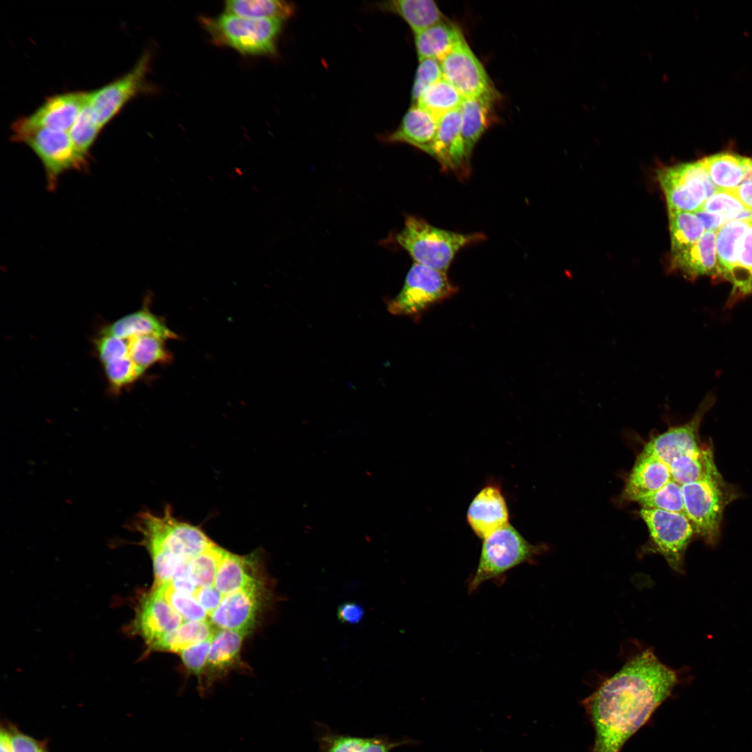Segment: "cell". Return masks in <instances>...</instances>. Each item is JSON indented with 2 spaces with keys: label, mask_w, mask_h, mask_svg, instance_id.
<instances>
[{
  "label": "cell",
  "mask_w": 752,
  "mask_h": 752,
  "mask_svg": "<svg viewBox=\"0 0 752 752\" xmlns=\"http://www.w3.org/2000/svg\"><path fill=\"white\" fill-rule=\"evenodd\" d=\"M211 624L207 620L185 621L165 636L154 650L179 653L212 637L214 632Z\"/></svg>",
  "instance_id": "34"
},
{
  "label": "cell",
  "mask_w": 752,
  "mask_h": 752,
  "mask_svg": "<svg viewBox=\"0 0 752 752\" xmlns=\"http://www.w3.org/2000/svg\"><path fill=\"white\" fill-rule=\"evenodd\" d=\"M439 62L443 78L464 98L478 97L496 91L483 64L465 38Z\"/></svg>",
  "instance_id": "12"
},
{
  "label": "cell",
  "mask_w": 752,
  "mask_h": 752,
  "mask_svg": "<svg viewBox=\"0 0 752 752\" xmlns=\"http://www.w3.org/2000/svg\"><path fill=\"white\" fill-rule=\"evenodd\" d=\"M640 515L650 533V551L663 556L671 568L684 574L686 550L696 533L689 519L682 514L653 508H642Z\"/></svg>",
  "instance_id": "10"
},
{
  "label": "cell",
  "mask_w": 752,
  "mask_h": 752,
  "mask_svg": "<svg viewBox=\"0 0 752 752\" xmlns=\"http://www.w3.org/2000/svg\"><path fill=\"white\" fill-rule=\"evenodd\" d=\"M701 220L705 231H717L728 222L724 215L699 210L694 212Z\"/></svg>",
  "instance_id": "53"
},
{
  "label": "cell",
  "mask_w": 752,
  "mask_h": 752,
  "mask_svg": "<svg viewBox=\"0 0 752 752\" xmlns=\"http://www.w3.org/2000/svg\"><path fill=\"white\" fill-rule=\"evenodd\" d=\"M224 549L216 544L191 558L187 564L186 572L198 588L212 586Z\"/></svg>",
  "instance_id": "36"
},
{
  "label": "cell",
  "mask_w": 752,
  "mask_h": 752,
  "mask_svg": "<svg viewBox=\"0 0 752 752\" xmlns=\"http://www.w3.org/2000/svg\"><path fill=\"white\" fill-rule=\"evenodd\" d=\"M224 13L255 19H279L290 17L292 4L278 0H230L225 2Z\"/></svg>",
  "instance_id": "30"
},
{
  "label": "cell",
  "mask_w": 752,
  "mask_h": 752,
  "mask_svg": "<svg viewBox=\"0 0 752 752\" xmlns=\"http://www.w3.org/2000/svg\"><path fill=\"white\" fill-rule=\"evenodd\" d=\"M733 191L746 207L752 210V159H748L743 181Z\"/></svg>",
  "instance_id": "50"
},
{
  "label": "cell",
  "mask_w": 752,
  "mask_h": 752,
  "mask_svg": "<svg viewBox=\"0 0 752 752\" xmlns=\"http://www.w3.org/2000/svg\"><path fill=\"white\" fill-rule=\"evenodd\" d=\"M467 522L474 533L483 540L509 524L506 499L499 487L487 485L469 504Z\"/></svg>",
  "instance_id": "18"
},
{
  "label": "cell",
  "mask_w": 752,
  "mask_h": 752,
  "mask_svg": "<svg viewBox=\"0 0 752 752\" xmlns=\"http://www.w3.org/2000/svg\"><path fill=\"white\" fill-rule=\"evenodd\" d=\"M0 751L1 752H13L10 744V732L3 729L0 734Z\"/></svg>",
  "instance_id": "54"
},
{
  "label": "cell",
  "mask_w": 752,
  "mask_h": 752,
  "mask_svg": "<svg viewBox=\"0 0 752 752\" xmlns=\"http://www.w3.org/2000/svg\"><path fill=\"white\" fill-rule=\"evenodd\" d=\"M438 121L431 113L414 104L405 113L398 127L385 139L408 143L432 156Z\"/></svg>",
  "instance_id": "21"
},
{
  "label": "cell",
  "mask_w": 752,
  "mask_h": 752,
  "mask_svg": "<svg viewBox=\"0 0 752 752\" xmlns=\"http://www.w3.org/2000/svg\"><path fill=\"white\" fill-rule=\"evenodd\" d=\"M715 401L713 394L706 395L689 421L671 426L663 433L653 437L643 451L668 466L678 456L699 451L703 446L699 441L700 425Z\"/></svg>",
  "instance_id": "13"
},
{
  "label": "cell",
  "mask_w": 752,
  "mask_h": 752,
  "mask_svg": "<svg viewBox=\"0 0 752 752\" xmlns=\"http://www.w3.org/2000/svg\"><path fill=\"white\" fill-rule=\"evenodd\" d=\"M186 567L187 565L180 569L173 579L168 583L177 591L194 595L198 588L194 585L188 577Z\"/></svg>",
  "instance_id": "52"
},
{
  "label": "cell",
  "mask_w": 752,
  "mask_h": 752,
  "mask_svg": "<svg viewBox=\"0 0 752 752\" xmlns=\"http://www.w3.org/2000/svg\"><path fill=\"white\" fill-rule=\"evenodd\" d=\"M751 220L728 221L716 231L717 272L718 275L733 285L730 295L736 291L739 282L738 242Z\"/></svg>",
  "instance_id": "23"
},
{
  "label": "cell",
  "mask_w": 752,
  "mask_h": 752,
  "mask_svg": "<svg viewBox=\"0 0 752 752\" xmlns=\"http://www.w3.org/2000/svg\"><path fill=\"white\" fill-rule=\"evenodd\" d=\"M90 92L75 91L49 97L33 113L14 124L26 128H47L69 132L82 109L88 103Z\"/></svg>",
  "instance_id": "14"
},
{
  "label": "cell",
  "mask_w": 752,
  "mask_h": 752,
  "mask_svg": "<svg viewBox=\"0 0 752 752\" xmlns=\"http://www.w3.org/2000/svg\"><path fill=\"white\" fill-rule=\"evenodd\" d=\"M748 159L731 152H720L701 160L717 189L733 191L744 178Z\"/></svg>",
  "instance_id": "29"
},
{
  "label": "cell",
  "mask_w": 752,
  "mask_h": 752,
  "mask_svg": "<svg viewBox=\"0 0 752 752\" xmlns=\"http://www.w3.org/2000/svg\"><path fill=\"white\" fill-rule=\"evenodd\" d=\"M432 156L445 171H451L462 178L468 176L470 166L461 133L459 109L439 119Z\"/></svg>",
  "instance_id": "17"
},
{
  "label": "cell",
  "mask_w": 752,
  "mask_h": 752,
  "mask_svg": "<svg viewBox=\"0 0 752 752\" xmlns=\"http://www.w3.org/2000/svg\"><path fill=\"white\" fill-rule=\"evenodd\" d=\"M364 611L361 606L354 602H347L340 604L337 610V616L341 622L357 624L363 617Z\"/></svg>",
  "instance_id": "51"
},
{
  "label": "cell",
  "mask_w": 752,
  "mask_h": 752,
  "mask_svg": "<svg viewBox=\"0 0 752 752\" xmlns=\"http://www.w3.org/2000/svg\"><path fill=\"white\" fill-rule=\"evenodd\" d=\"M134 526L148 551L164 550L191 558L215 544L199 526L175 517L169 506L160 515L141 512Z\"/></svg>",
  "instance_id": "5"
},
{
  "label": "cell",
  "mask_w": 752,
  "mask_h": 752,
  "mask_svg": "<svg viewBox=\"0 0 752 752\" xmlns=\"http://www.w3.org/2000/svg\"><path fill=\"white\" fill-rule=\"evenodd\" d=\"M88 102L82 109L69 131L76 148L87 157H90L91 149L102 129Z\"/></svg>",
  "instance_id": "39"
},
{
  "label": "cell",
  "mask_w": 752,
  "mask_h": 752,
  "mask_svg": "<svg viewBox=\"0 0 752 752\" xmlns=\"http://www.w3.org/2000/svg\"><path fill=\"white\" fill-rule=\"evenodd\" d=\"M379 7L402 18L414 34L446 19L432 0L388 1L380 3Z\"/></svg>",
  "instance_id": "27"
},
{
  "label": "cell",
  "mask_w": 752,
  "mask_h": 752,
  "mask_svg": "<svg viewBox=\"0 0 752 752\" xmlns=\"http://www.w3.org/2000/svg\"><path fill=\"white\" fill-rule=\"evenodd\" d=\"M212 638L179 652L186 668L198 678L205 670Z\"/></svg>",
  "instance_id": "46"
},
{
  "label": "cell",
  "mask_w": 752,
  "mask_h": 752,
  "mask_svg": "<svg viewBox=\"0 0 752 752\" xmlns=\"http://www.w3.org/2000/svg\"><path fill=\"white\" fill-rule=\"evenodd\" d=\"M416 743L412 739L405 737L392 739L387 735L364 737L359 752H391L395 748Z\"/></svg>",
  "instance_id": "47"
},
{
  "label": "cell",
  "mask_w": 752,
  "mask_h": 752,
  "mask_svg": "<svg viewBox=\"0 0 752 752\" xmlns=\"http://www.w3.org/2000/svg\"><path fill=\"white\" fill-rule=\"evenodd\" d=\"M200 22L217 45L250 56L273 55L283 21L255 19L224 13L217 17H201Z\"/></svg>",
  "instance_id": "3"
},
{
  "label": "cell",
  "mask_w": 752,
  "mask_h": 752,
  "mask_svg": "<svg viewBox=\"0 0 752 752\" xmlns=\"http://www.w3.org/2000/svg\"><path fill=\"white\" fill-rule=\"evenodd\" d=\"M463 100L464 97L455 88L441 78L428 87L415 104L439 119L444 115L458 109Z\"/></svg>",
  "instance_id": "33"
},
{
  "label": "cell",
  "mask_w": 752,
  "mask_h": 752,
  "mask_svg": "<svg viewBox=\"0 0 752 752\" xmlns=\"http://www.w3.org/2000/svg\"><path fill=\"white\" fill-rule=\"evenodd\" d=\"M680 682L652 648L631 658L582 701L595 731L591 752H620Z\"/></svg>",
  "instance_id": "1"
},
{
  "label": "cell",
  "mask_w": 752,
  "mask_h": 752,
  "mask_svg": "<svg viewBox=\"0 0 752 752\" xmlns=\"http://www.w3.org/2000/svg\"><path fill=\"white\" fill-rule=\"evenodd\" d=\"M252 564L251 556H242L224 550L214 586L224 596L256 582Z\"/></svg>",
  "instance_id": "28"
},
{
  "label": "cell",
  "mask_w": 752,
  "mask_h": 752,
  "mask_svg": "<svg viewBox=\"0 0 752 752\" xmlns=\"http://www.w3.org/2000/svg\"><path fill=\"white\" fill-rule=\"evenodd\" d=\"M716 231H705L684 251L671 256L670 269L679 271L690 280L704 275H718L716 258Z\"/></svg>",
  "instance_id": "22"
},
{
  "label": "cell",
  "mask_w": 752,
  "mask_h": 752,
  "mask_svg": "<svg viewBox=\"0 0 752 752\" xmlns=\"http://www.w3.org/2000/svg\"><path fill=\"white\" fill-rule=\"evenodd\" d=\"M95 347L102 364L129 355L128 340L114 336L101 334Z\"/></svg>",
  "instance_id": "45"
},
{
  "label": "cell",
  "mask_w": 752,
  "mask_h": 752,
  "mask_svg": "<svg viewBox=\"0 0 752 752\" xmlns=\"http://www.w3.org/2000/svg\"><path fill=\"white\" fill-rule=\"evenodd\" d=\"M671 480L668 466L642 451L629 475L622 496L625 500L637 502Z\"/></svg>",
  "instance_id": "19"
},
{
  "label": "cell",
  "mask_w": 752,
  "mask_h": 752,
  "mask_svg": "<svg viewBox=\"0 0 752 752\" xmlns=\"http://www.w3.org/2000/svg\"><path fill=\"white\" fill-rule=\"evenodd\" d=\"M686 516L696 533L714 545L720 537L726 507L738 496L735 487L723 477L682 485Z\"/></svg>",
  "instance_id": "7"
},
{
  "label": "cell",
  "mask_w": 752,
  "mask_h": 752,
  "mask_svg": "<svg viewBox=\"0 0 752 752\" xmlns=\"http://www.w3.org/2000/svg\"><path fill=\"white\" fill-rule=\"evenodd\" d=\"M637 502L642 508L662 510L686 516L682 485L673 480Z\"/></svg>",
  "instance_id": "41"
},
{
  "label": "cell",
  "mask_w": 752,
  "mask_h": 752,
  "mask_svg": "<svg viewBox=\"0 0 752 752\" xmlns=\"http://www.w3.org/2000/svg\"><path fill=\"white\" fill-rule=\"evenodd\" d=\"M464 38L460 29L446 19L416 34L414 42L418 59L434 58L440 61Z\"/></svg>",
  "instance_id": "26"
},
{
  "label": "cell",
  "mask_w": 752,
  "mask_h": 752,
  "mask_svg": "<svg viewBox=\"0 0 752 752\" xmlns=\"http://www.w3.org/2000/svg\"><path fill=\"white\" fill-rule=\"evenodd\" d=\"M12 132V141L26 145L39 158L50 191L56 189L61 176L65 173L85 171L88 169V157L76 148L69 132L26 128L13 123Z\"/></svg>",
  "instance_id": "4"
},
{
  "label": "cell",
  "mask_w": 752,
  "mask_h": 752,
  "mask_svg": "<svg viewBox=\"0 0 752 752\" xmlns=\"http://www.w3.org/2000/svg\"><path fill=\"white\" fill-rule=\"evenodd\" d=\"M194 596L209 616L217 608L224 597L214 586L198 588Z\"/></svg>",
  "instance_id": "48"
},
{
  "label": "cell",
  "mask_w": 752,
  "mask_h": 752,
  "mask_svg": "<svg viewBox=\"0 0 752 752\" xmlns=\"http://www.w3.org/2000/svg\"><path fill=\"white\" fill-rule=\"evenodd\" d=\"M485 238L480 233L467 234L439 228L414 216L406 218L396 236L398 243L416 263L446 273L461 249Z\"/></svg>",
  "instance_id": "2"
},
{
  "label": "cell",
  "mask_w": 752,
  "mask_h": 752,
  "mask_svg": "<svg viewBox=\"0 0 752 752\" xmlns=\"http://www.w3.org/2000/svg\"><path fill=\"white\" fill-rule=\"evenodd\" d=\"M457 292L446 273L414 263L406 276L400 292L387 304L395 315L420 317L432 306L451 298Z\"/></svg>",
  "instance_id": "8"
},
{
  "label": "cell",
  "mask_w": 752,
  "mask_h": 752,
  "mask_svg": "<svg viewBox=\"0 0 752 752\" xmlns=\"http://www.w3.org/2000/svg\"><path fill=\"white\" fill-rule=\"evenodd\" d=\"M102 334H108L118 338L128 339L134 336L151 335L164 340L177 339L178 335L171 331L166 324L146 307L129 313L102 330Z\"/></svg>",
  "instance_id": "24"
},
{
  "label": "cell",
  "mask_w": 752,
  "mask_h": 752,
  "mask_svg": "<svg viewBox=\"0 0 752 752\" xmlns=\"http://www.w3.org/2000/svg\"><path fill=\"white\" fill-rule=\"evenodd\" d=\"M443 78L440 62L434 58L419 61L412 90V100L416 104L422 93Z\"/></svg>",
  "instance_id": "44"
},
{
  "label": "cell",
  "mask_w": 752,
  "mask_h": 752,
  "mask_svg": "<svg viewBox=\"0 0 752 752\" xmlns=\"http://www.w3.org/2000/svg\"><path fill=\"white\" fill-rule=\"evenodd\" d=\"M671 256L696 243L705 232L703 222L691 212L668 210Z\"/></svg>",
  "instance_id": "31"
},
{
  "label": "cell",
  "mask_w": 752,
  "mask_h": 752,
  "mask_svg": "<svg viewBox=\"0 0 752 752\" xmlns=\"http://www.w3.org/2000/svg\"><path fill=\"white\" fill-rule=\"evenodd\" d=\"M657 179L671 211L696 212L718 189L701 159L662 166Z\"/></svg>",
  "instance_id": "9"
},
{
  "label": "cell",
  "mask_w": 752,
  "mask_h": 752,
  "mask_svg": "<svg viewBox=\"0 0 752 752\" xmlns=\"http://www.w3.org/2000/svg\"><path fill=\"white\" fill-rule=\"evenodd\" d=\"M10 738L13 752H45L38 741L17 731L10 732Z\"/></svg>",
  "instance_id": "49"
},
{
  "label": "cell",
  "mask_w": 752,
  "mask_h": 752,
  "mask_svg": "<svg viewBox=\"0 0 752 752\" xmlns=\"http://www.w3.org/2000/svg\"><path fill=\"white\" fill-rule=\"evenodd\" d=\"M214 632L209 650L207 666L214 672H221L234 665L237 659L244 633L222 629Z\"/></svg>",
  "instance_id": "32"
},
{
  "label": "cell",
  "mask_w": 752,
  "mask_h": 752,
  "mask_svg": "<svg viewBox=\"0 0 752 752\" xmlns=\"http://www.w3.org/2000/svg\"><path fill=\"white\" fill-rule=\"evenodd\" d=\"M150 64V54L146 52L129 72L90 92L89 104L102 128L130 100L147 89L146 79Z\"/></svg>",
  "instance_id": "11"
},
{
  "label": "cell",
  "mask_w": 752,
  "mask_h": 752,
  "mask_svg": "<svg viewBox=\"0 0 752 752\" xmlns=\"http://www.w3.org/2000/svg\"><path fill=\"white\" fill-rule=\"evenodd\" d=\"M700 210L724 215L728 222L752 219V210L746 207L735 194L729 190L718 189Z\"/></svg>",
  "instance_id": "38"
},
{
  "label": "cell",
  "mask_w": 752,
  "mask_h": 752,
  "mask_svg": "<svg viewBox=\"0 0 752 752\" xmlns=\"http://www.w3.org/2000/svg\"><path fill=\"white\" fill-rule=\"evenodd\" d=\"M496 91L475 97L464 98L460 108L461 133L467 158L494 120Z\"/></svg>",
  "instance_id": "20"
},
{
  "label": "cell",
  "mask_w": 752,
  "mask_h": 752,
  "mask_svg": "<svg viewBox=\"0 0 752 752\" xmlns=\"http://www.w3.org/2000/svg\"><path fill=\"white\" fill-rule=\"evenodd\" d=\"M182 618L184 621L206 620L207 612L191 594L175 590L169 583L153 586Z\"/></svg>",
  "instance_id": "40"
},
{
  "label": "cell",
  "mask_w": 752,
  "mask_h": 752,
  "mask_svg": "<svg viewBox=\"0 0 752 752\" xmlns=\"http://www.w3.org/2000/svg\"><path fill=\"white\" fill-rule=\"evenodd\" d=\"M739 282L736 291L730 295L728 307L752 294V220L740 237L737 246Z\"/></svg>",
  "instance_id": "37"
},
{
  "label": "cell",
  "mask_w": 752,
  "mask_h": 752,
  "mask_svg": "<svg viewBox=\"0 0 752 752\" xmlns=\"http://www.w3.org/2000/svg\"><path fill=\"white\" fill-rule=\"evenodd\" d=\"M316 739L319 752H359L364 737L336 733L324 724H318Z\"/></svg>",
  "instance_id": "42"
},
{
  "label": "cell",
  "mask_w": 752,
  "mask_h": 752,
  "mask_svg": "<svg viewBox=\"0 0 752 752\" xmlns=\"http://www.w3.org/2000/svg\"><path fill=\"white\" fill-rule=\"evenodd\" d=\"M261 584L258 581L223 597L210 616L219 629L246 634L254 625L261 604Z\"/></svg>",
  "instance_id": "15"
},
{
  "label": "cell",
  "mask_w": 752,
  "mask_h": 752,
  "mask_svg": "<svg viewBox=\"0 0 752 752\" xmlns=\"http://www.w3.org/2000/svg\"><path fill=\"white\" fill-rule=\"evenodd\" d=\"M103 366L107 379L115 390L132 384L144 373L129 355L105 363Z\"/></svg>",
  "instance_id": "43"
},
{
  "label": "cell",
  "mask_w": 752,
  "mask_h": 752,
  "mask_svg": "<svg viewBox=\"0 0 752 752\" xmlns=\"http://www.w3.org/2000/svg\"><path fill=\"white\" fill-rule=\"evenodd\" d=\"M672 480L681 485L722 477L716 466L712 446L674 458L668 466Z\"/></svg>",
  "instance_id": "25"
},
{
  "label": "cell",
  "mask_w": 752,
  "mask_h": 752,
  "mask_svg": "<svg viewBox=\"0 0 752 752\" xmlns=\"http://www.w3.org/2000/svg\"><path fill=\"white\" fill-rule=\"evenodd\" d=\"M183 621L166 599L152 588L139 603L134 629L148 647L154 650L165 636L179 627Z\"/></svg>",
  "instance_id": "16"
},
{
  "label": "cell",
  "mask_w": 752,
  "mask_h": 752,
  "mask_svg": "<svg viewBox=\"0 0 752 752\" xmlns=\"http://www.w3.org/2000/svg\"><path fill=\"white\" fill-rule=\"evenodd\" d=\"M129 356L144 372L157 363L168 362L171 355L167 351L164 339L151 335L128 338Z\"/></svg>",
  "instance_id": "35"
},
{
  "label": "cell",
  "mask_w": 752,
  "mask_h": 752,
  "mask_svg": "<svg viewBox=\"0 0 752 752\" xmlns=\"http://www.w3.org/2000/svg\"><path fill=\"white\" fill-rule=\"evenodd\" d=\"M545 551V545L531 544L508 524L483 540L479 561L468 584L469 591H475L488 581L501 579L518 565L533 562Z\"/></svg>",
  "instance_id": "6"
}]
</instances>
